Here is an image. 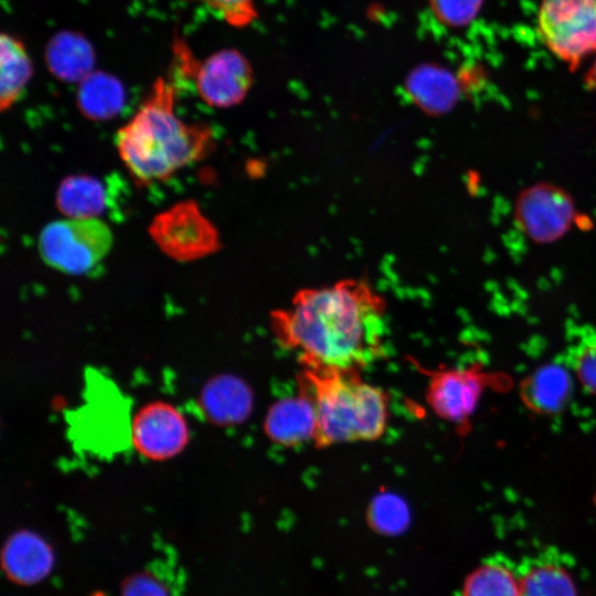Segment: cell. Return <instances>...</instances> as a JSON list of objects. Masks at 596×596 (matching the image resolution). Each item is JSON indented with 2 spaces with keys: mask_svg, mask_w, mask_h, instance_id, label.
<instances>
[{
  "mask_svg": "<svg viewBox=\"0 0 596 596\" xmlns=\"http://www.w3.org/2000/svg\"><path fill=\"white\" fill-rule=\"evenodd\" d=\"M264 432L273 443L287 447L313 439V405L301 386L297 395L279 400L270 406L264 421Z\"/></svg>",
  "mask_w": 596,
  "mask_h": 596,
  "instance_id": "obj_14",
  "label": "cell"
},
{
  "mask_svg": "<svg viewBox=\"0 0 596 596\" xmlns=\"http://www.w3.org/2000/svg\"><path fill=\"white\" fill-rule=\"evenodd\" d=\"M175 53L181 68L192 77L198 96L210 107L236 106L245 99L253 86L252 64L236 49H221L203 60H196L183 43L177 41Z\"/></svg>",
  "mask_w": 596,
  "mask_h": 596,
  "instance_id": "obj_6",
  "label": "cell"
},
{
  "mask_svg": "<svg viewBox=\"0 0 596 596\" xmlns=\"http://www.w3.org/2000/svg\"><path fill=\"white\" fill-rule=\"evenodd\" d=\"M386 306L356 278L299 290L270 315L275 339L300 366L358 370L385 354Z\"/></svg>",
  "mask_w": 596,
  "mask_h": 596,
  "instance_id": "obj_1",
  "label": "cell"
},
{
  "mask_svg": "<svg viewBox=\"0 0 596 596\" xmlns=\"http://www.w3.org/2000/svg\"><path fill=\"white\" fill-rule=\"evenodd\" d=\"M105 185L91 175H70L60 183L55 202L57 209L67 217L93 219L100 215L107 206Z\"/></svg>",
  "mask_w": 596,
  "mask_h": 596,
  "instance_id": "obj_18",
  "label": "cell"
},
{
  "mask_svg": "<svg viewBox=\"0 0 596 596\" xmlns=\"http://www.w3.org/2000/svg\"><path fill=\"white\" fill-rule=\"evenodd\" d=\"M483 0H428L434 18L447 28L468 25L479 13Z\"/></svg>",
  "mask_w": 596,
  "mask_h": 596,
  "instance_id": "obj_24",
  "label": "cell"
},
{
  "mask_svg": "<svg viewBox=\"0 0 596 596\" xmlns=\"http://www.w3.org/2000/svg\"><path fill=\"white\" fill-rule=\"evenodd\" d=\"M572 361L582 384L596 394V334L583 337L576 343Z\"/></svg>",
  "mask_w": 596,
  "mask_h": 596,
  "instance_id": "obj_26",
  "label": "cell"
},
{
  "mask_svg": "<svg viewBox=\"0 0 596 596\" xmlns=\"http://www.w3.org/2000/svg\"><path fill=\"white\" fill-rule=\"evenodd\" d=\"M201 3L230 26L245 28L257 18L255 0H183Z\"/></svg>",
  "mask_w": 596,
  "mask_h": 596,
  "instance_id": "obj_25",
  "label": "cell"
},
{
  "mask_svg": "<svg viewBox=\"0 0 596 596\" xmlns=\"http://www.w3.org/2000/svg\"><path fill=\"white\" fill-rule=\"evenodd\" d=\"M585 82L589 88L596 89V58L586 74Z\"/></svg>",
  "mask_w": 596,
  "mask_h": 596,
  "instance_id": "obj_28",
  "label": "cell"
},
{
  "mask_svg": "<svg viewBox=\"0 0 596 596\" xmlns=\"http://www.w3.org/2000/svg\"><path fill=\"white\" fill-rule=\"evenodd\" d=\"M539 30L549 50L576 66L596 53V0H542Z\"/></svg>",
  "mask_w": 596,
  "mask_h": 596,
  "instance_id": "obj_7",
  "label": "cell"
},
{
  "mask_svg": "<svg viewBox=\"0 0 596 596\" xmlns=\"http://www.w3.org/2000/svg\"><path fill=\"white\" fill-rule=\"evenodd\" d=\"M369 521L377 531L393 534L406 526L408 511L400 498L393 494H382L371 503Z\"/></svg>",
  "mask_w": 596,
  "mask_h": 596,
  "instance_id": "obj_23",
  "label": "cell"
},
{
  "mask_svg": "<svg viewBox=\"0 0 596 596\" xmlns=\"http://www.w3.org/2000/svg\"><path fill=\"white\" fill-rule=\"evenodd\" d=\"M149 233L158 247L178 262H191L220 248V235L194 201L179 202L157 214Z\"/></svg>",
  "mask_w": 596,
  "mask_h": 596,
  "instance_id": "obj_8",
  "label": "cell"
},
{
  "mask_svg": "<svg viewBox=\"0 0 596 596\" xmlns=\"http://www.w3.org/2000/svg\"><path fill=\"white\" fill-rule=\"evenodd\" d=\"M46 58L51 72L61 81H82L92 73L93 52L82 36H55L47 47Z\"/></svg>",
  "mask_w": 596,
  "mask_h": 596,
  "instance_id": "obj_21",
  "label": "cell"
},
{
  "mask_svg": "<svg viewBox=\"0 0 596 596\" xmlns=\"http://www.w3.org/2000/svg\"><path fill=\"white\" fill-rule=\"evenodd\" d=\"M518 571L521 596H578L568 567L549 553L526 560Z\"/></svg>",
  "mask_w": 596,
  "mask_h": 596,
  "instance_id": "obj_15",
  "label": "cell"
},
{
  "mask_svg": "<svg viewBox=\"0 0 596 596\" xmlns=\"http://www.w3.org/2000/svg\"><path fill=\"white\" fill-rule=\"evenodd\" d=\"M571 199L553 185H534L518 202L522 227L534 240L547 242L560 237L573 217Z\"/></svg>",
  "mask_w": 596,
  "mask_h": 596,
  "instance_id": "obj_10",
  "label": "cell"
},
{
  "mask_svg": "<svg viewBox=\"0 0 596 596\" xmlns=\"http://www.w3.org/2000/svg\"><path fill=\"white\" fill-rule=\"evenodd\" d=\"M568 392V379L557 368H546L538 372L531 381L529 395L538 407L556 408Z\"/></svg>",
  "mask_w": 596,
  "mask_h": 596,
  "instance_id": "obj_22",
  "label": "cell"
},
{
  "mask_svg": "<svg viewBox=\"0 0 596 596\" xmlns=\"http://www.w3.org/2000/svg\"><path fill=\"white\" fill-rule=\"evenodd\" d=\"M54 562L51 544L28 529L11 533L1 550V568L8 579L18 585L41 583L52 572Z\"/></svg>",
  "mask_w": 596,
  "mask_h": 596,
  "instance_id": "obj_12",
  "label": "cell"
},
{
  "mask_svg": "<svg viewBox=\"0 0 596 596\" xmlns=\"http://www.w3.org/2000/svg\"><path fill=\"white\" fill-rule=\"evenodd\" d=\"M34 73L25 43L10 32L0 35V109H10L23 95Z\"/></svg>",
  "mask_w": 596,
  "mask_h": 596,
  "instance_id": "obj_16",
  "label": "cell"
},
{
  "mask_svg": "<svg viewBox=\"0 0 596 596\" xmlns=\"http://www.w3.org/2000/svg\"><path fill=\"white\" fill-rule=\"evenodd\" d=\"M124 89L113 77L89 73L81 81L77 105L84 116L93 120H106L117 115L124 105Z\"/></svg>",
  "mask_w": 596,
  "mask_h": 596,
  "instance_id": "obj_19",
  "label": "cell"
},
{
  "mask_svg": "<svg viewBox=\"0 0 596 596\" xmlns=\"http://www.w3.org/2000/svg\"><path fill=\"white\" fill-rule=\"evenodd\" d=\"M175 97L173 83L159 76L131 119L117 131L120 159L141 183L168 179L211 149L210 127L180 119Z\"/></svg>",
  "mask_w": 596,
  "mask_h": 596,
  "instance_id": "obj_2",
  "label": "cell"
},
{
  "mask_svg": "<svg viewBox=\"0 0 596 596\" xmlns=\"http://www.w3.org/2000/svg\"><path fill=\"white\" fill-rule=\"evenodd\" d=\"M132 409L116 383L98 370H88L82 403L70 412L72 444L96 458H113L130 447Z\"/></svg>",
  "mask_w": 596,
  "mask_h": 596,
  "instance_id": "obj_4",
  "label": "cell"
},
{
  "mask_svg": "<svg viewBox=\"0 0 596 596\" xmlns=\"http://www.w3.org/2000/svg\"><path fill=\"white\" fill-rule=\"evenodd\" d=\"M461 596H521L518 567L503 557H492L466 578Z\"/></svg>",
  "mask_w": 596,
  "mask_h": 596,
  "instance_id": "obj_20",
  "label": "cell"
},
{
  "mask_svg": "<svg viewBox=\"0 0 596 596\" xmlns=\"http://www.w3.org/2000/svg\"><path fill=\"white\" fill-rule=\"evenodd\" d=\"M196 404L211 424L231 426L247 418L253 406V394L243 380L231 374H217L204 383Z\"/></svg>",
  "mask_w": 596,
  "mask_h": 596,
  "instance_id": "obj_13",
  "label": "cell"
},
{
  "mask_svg": "<svg viewBox=\"0 0 596 596\" xmlns=\"http://www.w3.org/2000/svg\"><path fill=\"white\" fill-rule=\"evenodd\" d=\"M298 379L315 411L318 448L379 439L386 430L389 395L358 370L300 366Z\"/></svg>",
  "mask_w": 596,
  "mask_h": 596,
  "instance_id": "obj_3",
  "label": "cell"
},
{
  "mask_svg": "<svg viewBox=\"0 0 596 596\" xmlns=\"http://www.w3.org/2000/svg\"><path fill=\"white\" fill-rule=\"evenodd\" d=\"M191 440L185 415L174 404L153 400L132 413L130 447L143 459L166 461L180 455Z\"/></svg>",
  "mask_w": 596,
  "mask_h": 596,
  "instance_id": "obj_9",
  "label": "cell"
},
{
  "mask_svg": "<svg viewBox=\"0 0 596 596\" xmlns=\"http://www.w3.org/2000/svg\"><path fill=\"white\" fill-rule=\"evenodd\" d=\"M482 391V381L468 369L437 370L429 373L426 401L439 417L460 424L473 413Z\"/></svg>",
  "mask_w": 596,
  "mask_h": 596,
  "instance_id": "obj_11",
  "label": "cell"
},
{
  "mask_svg": "<svg viewBox=\"0 0 596 596\" xmlns=\"http://www.w3.org/2000/svg\"><path fill=\"white\" fill-rule=\"evenodd\" d=\"M406 91L413 103L429 114H444L458 100L460 86L447 71L424 66L407 79Z\"/></svg>",
  "mask_w": 596,
  "mask_h": 596,
  "instance_id": "obj_17",
  "label": "cell"
},
{
  "mask_svg": "<svg viewBox=\"0 0 596 596\" xmlns=\"http://www.w3.org/2000/svg\"><path fill=\"white\" fill-rule=\"evenodd\" d=\"M120 596H170L167 587L149 573H136L125 579Z\"/></svg>",
  "mask_w": 596,
  "mask_h": 596,
  "instance_id": "obj_27",
  "label": "cell"
},
{
  "mask_svg": "<svg viewBox=\"0 0 596 596\" xmlns=\"http://www.w3.org/2000/svg\"><path fill=\"white\" fill-rule=\"evenodd\" d=\"M111 245L110 228L97 217H67L50 222L38 240L43 262L70 275L88 273L108 254Z\"/></svg>",
  "mask_w": 596,
  "mask_h": 596,
  "instance_id": "obj_5",
  "label": "cell"
}]
</instances>
